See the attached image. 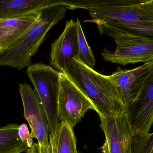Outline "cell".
<instances>
[{
    "instance_id": "3",
    "label": "cell",
    "mask_w": 153,
    "mask_h": 153,
    "mask_svg": "<svg viewBox=\"0 0 153 153\" xmlns=\"http://www.w3.org/2000/svg\"><path fill=\"white\" fill-rule=\"evenodd\" d=\"M82 9L88 10L92 18L85 22L96 25L153 21L152 0L83 1Z\"/></svg>"
},
{
    "instance_id": "18",
    "label": "cell",
    "mask_w": 153,
    "mask_h": 153,
    "mask_svg": "<svg viewBox=\"0 0 153 153\" xmlns=\"http://www.w3.org/2000/svg\"><path fill=\"white\" fill-rule=\"evenodd\" d=\"M132 153H153V132L133 136Z\"/></svg>"
},
{
    "instance_id": "14",
    "label": "cell",
    "mask_w": 153,
    "mask_h": 153,
    "mask_svg": "<svg viewBox=\"0 0 153 153\" xmlns=\"http://www.w3.org/2000/svg\"><path fill=\"white\" fill-rule=\"evenodd\" d=\"M67 2L65 0H1L0 19L25 16Z\"/></svg>"
},
{
    "instance_id": "6",
    "label": "cell",
    "mask_w": 153,
    "mask_h": 153,
    "mask_svg": "<svg viewBox=\"0 0 153 153\" xmlns=\"http://www.w3.org/2000/svg\"><path fill=\"white\" fill-rule=\"evenodd\" d=\"M100 127L105 136L103 153H132L133 134L126 113H102Z\"/></svg>"
},
{
    "instance_id": "21",
    "label": "cell",
    "mask_w": 153,
    "mask_h": 153,
    "mask_svg": "<svg viewBox=\"0 0 153 153\" xmlns=\"http://www.w3.org/2000/svg\"><path fill=\"white\" fill-rule=\"evenodd\" d=\"M152 3H153V0H152Z\"/></svg>"
},
{
    "instance_id": "16",
    "label": "cell",
    "mask_w": 153,
    "mask_h": 153,
    "mask_svg": "<svg viewBox=\"0 0 153 153\" xmlns=\"http://www.w3.org/2000/svg\"><path fill=\"white\" fill-rule=\"evenodd\" d=\"M73 128L67 123H59L57 134L56 153H78Z\"/></svg>"
},
{
    "instance_id": "5",
    "label": "cell",
    "mask_w": 153,
    "mask_h": 153,
    "mask_svg": "<svg viewBox=\"0 0 153 153\" xmlns=\"http://www.w3.org/2000/svg\"><path fill=\"white\" fill-rule=\"evenodd\" d=\"M60 88L58 99V116L61 122L75 127L89 110L96 111L90 99L62 71H60Z\"/></svg>"
},
{
    "instance_id": "2",
    "label": "cell",
    "mask_w": 153,
    "mask_h": 153,
    "mask_svg": "<svg viewBox=\"0 0 153 153\" xmlns=\"http://www.w3.org/2000/svg\"><path fill=\"white\" fill-rule=\"evenodd\" d=\"M70 1L48 7L41 16L10 49L0 53V66L22 70L32 65V58L38 51L51 28L61 21L68 10H72Z\"/></svg>"
},
{
    "instance_id": "12",
    "label": "cell",
    "mask_w": 153,
    "mask_h": 153,
    "mask_svg": "<svg viewBox=\"0 0 153 153\" xmlns=\"http://www.w3.org/2000/svg\"><path fill=\"white\" fill-rule=\"evenodd\" d=\"M153 68L152 62L131 70L119 68L110 75L120 92L127 109L137 98L145 78Z\"/></svg>"
},
{
    "instance_id": "10",
    "label": "cell",
    "mask_w": 153,
    "mask_h": 153,
    "mask_svg": "<svg viewBox=\"0 0 153 153\" xmlns=\"http://www.w3.org/2000/svg\"><path fill=\"white\" fill-rule=\"evenodd\" d=\"M97 27L101 34L113 38L114 41L153 43V21L128 24H99Z\"/></svg>"
},
{
    "instance_id": "11",
    "label": "cell",
    "mask_w": 153,
    "mask_h": 153,
    "mask_svg": "<svg viewBox=\"0 0 153 153\" xmlns=\"http://www.w3.org/2000/svg\"><path fill=\"white\" fill-rule=\"evenodd\" d=\"M114 42L116 45L114 51H110L104 47L101 53L105 61L122 66L153 62V43Z\"/></svg>"
},
{
    "instance_id": "4",
    "label": "cell",
    "mask_w": 153,
    "mask_h": 153,
    "mask_svg": "<svg viewBox=\"0 0 153 153\" xmlns=\"http://www.w3.org/2000/svg\"><path fill=\"white\" fill-rule=\"evenodd\" d=\"M27 73L46 112L50 123L51 135H57L60 123L58 116L60 71L50 65L36 63L27 67Z\"/></svg>"
},
{
    "instance_id": "8",
    "label": "cell",
    "mask_w": 153,
    "mask_h": 153,
    "mask_svg": "<svg viewBox=\"0 0 153 153\" xmlns=\"http://www.w3.org/2000/svg\"><path fill=\"white\" fill-rule=\"evenodd\" d=\"M126 114L133 136L149 133L153 124V68L137 98L127 108Z\"/></svg>"
},
{
    "instance_id": "22",
    "label": "cell",
    "mask_w": 153,
    "mask_h": 153,
    "mask_svg": "<svg viewBox=\"0 0 153 153\" xmlns=\"http://www.w3.org/2000/svg\"></svg>"
},
{
    "instance_id": "19",
    "label": "cell",
    "mask_w": 153,
    "mask_h": 153,
    "mask_svg": "<svg viewBox=\"0 0 153 153\" xmlns=\"http://www.w3.org/2000/svg\"><path fill=\"white\" fill-rule=\"evenodd\" d=\"M50 142L48 146H44L38 143H34L31 147L28 149L27 153H56L57 135H50Z\"/></svg>"
},
{
    "instance_id": "7",
    "label": "cell",
    "mask_w": 153,
    "mask_h": 153,
    "mask_svg": "<svg viewBox=\"0 0 153 153\" xmlns=\"http://www.w3.org/2000/svg\"><path fill=\"white\" fill-rule=\"evenodd\" d=\"M19 91L23 102L24 116L31 130L33 138L42 146L50 142L51 128L48 117L35 89L25 82L19 84Z\"/></svg>"
},
{
    "instance_id": "20",
    "label": "cell",
    "mask_w": 153,
    "mask_h": 153,
    "mask_svg": "<svg viewBox=\"0 0 153 153\" xmlns=\"http://www.w3.org/2000/svg\"><path fill=\"white\" fill-rule=\"evenodd\" d=\"M18 134L20 139L24 142H26L29 148L33 145V137L26 124L23 123L20 125L19 129Z\"/></svg>"
},
{
    "instance_id": "15",
    "label": "cell",
    "mask_w": 153,
    "mask_h": 153,
    "mask_svg": "<svg viewBox=\"0 0 153 153\" xmlns=\"http://www.w3.org/2000/svg\"><path fill=\"white\" fill-rule=\"evenodd\" d=\"M20 125L10 124L0 128V153H21L29 148L26 142L19 138Z\"/></svg>"
},
{
    "instance_id": "17",
    "label": "cell",
    "mask_w": 153,
    "mask_h": 153,
    "mask_svg": "<svg viewBox=\"0 0 153 153\" xmlns=\"http://www.w3.org/2000/svg\"><path fill=\"white\" fill-rule=\"evenodd\" d=\"M76 22L79 48L77 59L88 67L93 69L96 64L94 55L87 42L79 19L77 18Z\"/></svg>"
},
{
    "instance_id": "1",
    "label": "cell",
    "mask_w": 153,
    "mask_h": 153,
    "mask_svg": "<svg viewBox=\"0 0 153 153\" xmlns=\"http://www.w3.org/2000/svg\"><path fill=\"white\" fill-rule=\"evenodd\" d=\"M63 72L90 99L98 114L126 113L121 94L110 75L98 73L78 59H73Z\"/></svg>"
},
{
    "instance_id": "9",
    "label": "cell",
    "mask_w": 153,
    "mask_h": 153,
    "mask_svg": "<svg viewBox=\"0 0 153 153\" xmlns=\"http://www.w3.org/2000/svg\"><path fill=\"white\" fill-rule=\"evenodd\" d=\"M78 26L73 19L67 21L61 34L52 44L51 65L59 71H64L69 64L78 56Z\"/></svg>"
},
{
    "instance_id": "13",
    "label": "cell",
    "mask_w": 153,
    "mask_h": 153,
    "mask_svg": "<svg viewBox=\"0 0 153 153\" xmlns=\"http://www.w3.org/2000/svg\"><path fill=\"white\" fill-rule=\"evenodd\" d=\"M42 10L22 16L0 19V53L10 49L21 38L39 19Z\"/></svg>"
}]
</instances>
